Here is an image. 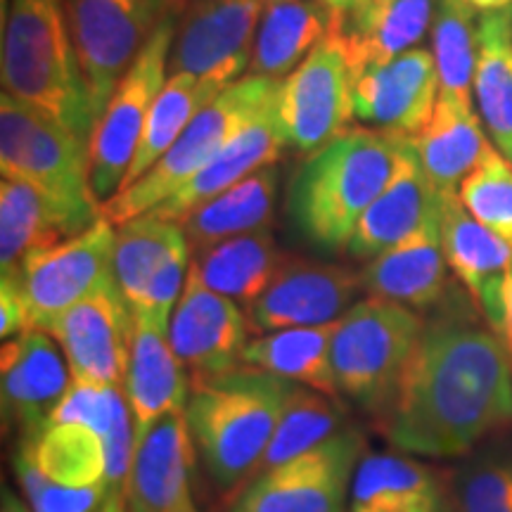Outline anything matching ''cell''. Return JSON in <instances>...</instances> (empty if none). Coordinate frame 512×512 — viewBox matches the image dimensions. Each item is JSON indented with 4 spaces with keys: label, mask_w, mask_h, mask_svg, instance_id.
Returning a JSON list of instances; mask_svg holds the SVG:
<instances>
[{
    "label": "cell",
    "mask_w": 512,
    "mask_h": 512,
    "mask_svg": "<svg viewBox=\"0 0 512 512\" xmlns=\"http://www.w3.org/2000/svg\"><path fill=\"white\" fill-rule=\"evenodd\" d=\"M67 358L74 382L98 387H124L133 342V313L117 278L72 306L50 325Z\"/></svg>",
    "instance_id": "14"
},
{
    "label": "cell",
    "mask_w": 512,
    "mask_h": 512,
    "mask_svg": "<svg viewBox=\"0 0 512 512\" xmlns=\"http://www.w3.org/2000/svg\"><path fill=\"white\" fill-rule=\"evenodd\" d=\"M219 93L221 88L211 86V83L197 79L192 74L169 76L155 105H152L150 117L145 121L143 136H140L136 157L128 166L119 190L128 188L140 176H145L169 152V147L176 143L190 121Z\"/></svg>",
    "instance_id": "35"
},
{
    "label": "cell",
    "mask_w": 512,
    "mask_h": 512,
    "mask_svg": "<svg viewBox=\"0 0 512 512\" xmlns=\"http://www.w3.org/2000/svg\"><path fill=\"white\" fill-rule=\"evenodd\" d=\"M15 470L34 512H95L107 498V486L69 489L50 482L22 451L15 458Z\"/></svg>",
    "instance_id": "41"
},
{
    "label": "cell",
    "mask_w": 512,
    "mask_h": 512,
    "mask_svg": "<svg viewBox=\"0 0 512 512\" xmlns=\"http://www.w3.org/2000/svg\"><path fill=\"white\" fill-rule=\"evenodd\" d=\"M275 102H278V95L242 128L238 136L228 140L181 190L147 214L181 223L192 211L245 181L254 171L278 162L287 143L283 131H280Z\"/></svg>",
    "instance_id": "23"
},
{
    "label": "cell",
    "mask_w": 512,
    "mask_h": 512,
    "mask_svg": "<svg viewBox=\"0 0 512 512\" xmlns=\"http://www.w3.org/2000/svg\"><path fill=\"white\" fill-rule=\"evenodd\" d=\"M323 0H268L247 76L285 81L342 24Z\"/></svg>",
    "instance_id": "27"
},
{
    "label": "cell",
    "mask_w": 512,
    "mask_h": 512,
    "mask_svg": "<svg viewBox=\"0 0 512 512\" xmlns=\"http://www.w3.org/2000/svg\"><path fill=\"white\" fill-rule=\"evenodd\" d=\"M249 335L247 311L204 285L190 261L183 294L169 323V342L192 380L242 366Z\"/></svg>",
    "instance_id": "15"
},
{
    "label": "cell",
    "mask_w": 512,
    "mask_h": 512,
    "mask_svg": "<svg viewBox=\"0 0 512 512\" xmlns=\"http://www.w3.org/2000/svg\"><path fill=\"white\" fill-rule=\"evenodd\" d=\"M361 292V273L351 268L287 259L268 290L247 306V318L256 335L335 323Z\"/></svg>",
    "instance_id": "17"
},
{
    "label": "cell",
    "mask_w": 512,
    "mask_h": 512,
    "mask_svg": "<svg viewBox=\"0 0 512 512\" xmlns=\"http://www.w3.org/2000/svg\"><path fill=\"white\" fill-rule=\"evenodd\" d=\"M441 240L448 268L470 294L489 328L508 344V280L512 245L482 226L458 192H441Z\"/></svg>",
    "instance_id": "16"
},
{
    "label": "cell",
    "mask_w": 512,
    "mask_h": 512,
    "mask_svg": "<svg viewBox=\"0 0 512 512\" xmlns=\"http://www.w3.org/2000/svg\"><path fill=\"white\" fill-rule=\"evenodd\" d=\"M448 261L441 240V214L368 261L361 271L363 290L413 311H432L451 290Z\"/></svg>",
    "instance_id": "24"
},
{
    "label": "cell",
    "mask_w": 512,
    "mask_h": 512,
    "mask_svg": "<svg viewBox=\"0 0 512 512\" xmlns=\"http://www.w3.org/2000/svg\"><path fill=\"white\" fill-rule=\"evenodd\" d=\"M278 91L280 81L259 79V76H245L221 91L190 121L169 152L145 176L102 204V219L119 228L169 200L228 140L238 136Z\"/></svg>",
    "instance_id": "6"
},
{
    "label": "cell",
    "mask_w": 512,
    "mask_h": 512,
    "mask_svg": "<svg viewBox=\"0 0 512 512\" xmlns=\"http://www.w3.org/2000/svg\"><path fill=\"white\" fill-rule=\"evenodd\" d=\"M451 512H512V448H486L451 479Z\"/></svg>",
    "instance_id": "39"
},
{
    "label": "cell",
    "mask_w": 512,
    "mask_h": 512,
    "mask_svg": "<svg viewBox=\"0 0 512 512\" xmlns=\"http://www.w3.org/2000/svg\"><path fill=\"white\" fill-rule=\"evenodd\" d=\"M441 214V192L427 176L413 138H406L394 176L358 221L347 252L358 261H373Z\"/></svg>",
    "instance_id": "21"
},
{
    "label": "cell",
    "mask_w": 512,
    "mask_h": 512,
    "mask_svg": "<svg viewBox=\"0 0 512 512\" xmlns=\"http://www.w3.org/2000/svg\"><path fill=\"white\" fill-rule=\"evenodd\" d=\"M344 415H347V411L335 396L313 392L309 387H299V392L294 394L285 415L275 427V434L264 458H261L256 475L273 470V467L283 465L287 460L302 456L309 448L323 444L332 434L347 427L344 425Z\"/></svg>",
    "instance_id": "38"
},
{
    "label": "cell",
    "mask_w": 512,
    "mask_h": 512,
    "mask_svg": "<svg viewBox=\"0 0 512 512\" xmlns=\"http://www.w3.org/2000/svg\"><path fill=\"white\" fill-rule=\"evenodd\" d=\"M508 339H510V351H512V271L508 280Z\"/></svg>",
    "instance_id": "48"
},
{
    "label": "cell",
    "mask_w": 512,
    "mask_h": 512,
    "mask_svg": "<svg viewBox=\"0 0 512 512\" xmlns=\"http://www.w3.org/2000/svg\"><path fill=\"white\" fill-rule=\"evenodd\" d=\"M19 451L50 482L69 489L105 486V441L79 422H48L36 437L22 439Z\"/></svg>",
    "instance_id": "34"
},
{
    "label": "cell",
    "mask_w": 512,
    "mask_h": 512,
    "mask_svg": "<svg viewBox=\"0 0 512 512\" xmlns=\"http://www.w3.org/2000/svg\"><path fill=\"white\" fill-rule=\"evenodd\" d=\"M406 138L384 128H347L309 155L287 192L294 230L323 252H347L358 221L394 176Z\"/></svg>",
    "instance_id": "2"
},
{
    "label": "cell",
    "mask_w": 512,
    "mask_h": 512,
    "mask_svg": "<svg viewBox=\"0 0 512 512\" xmlns=\"http://www.w3.org/2000/svg\"><path fill=\"white\" fill-rule=\"evenodd\" d=\"M0 171L67 200L98 202L88 181V143L34 105L0 98ZM100 204V202H98Z\"/></svg>",
    "instance_id": "10"
},
{
    "label": "cell",
    "mask_w": 512,
    "mask_h": 512,
    "mask_svg": "<svg viewBox=\"0 0 512 512\" xmlns=\"http://www.w3.org/2000/svg\"><path fill=\"white\" fill-rule=\"evenodd\" d=\"M342 24L280 81L275 102L280 131L285 143L304 155L323 150L342 136L349 119L356 117L354 74L342 41Z\"/></svg>",
    "instance_id": "11"
},
{
    "label": "cell",
    "mask_w": 512,
    "mask_h": 512,
    "mask_svg": "<svg viewBox=\"0 0 512 512\" xmlns=\"http://www.w3.org/2000/svg\"><path fill=\"white\" fill-rule=\"evenodd\" d=\"M100 219L98 202L67 200L31 183H0V268L19 271L29 256L76 238Z\"/></svg>",
    "instance_id": "18"
},
{
    "label": "cell",
    "mask_w": 512,
    "mask_h": 512,
    "mask_svg": "<svg viewBox=\"0 0 512 512\" xmlns=\"http://www.w3.org/2000/svg\"><path fill=\"white\" fill-rule=\"evenodd\" d=\"M183 242H188V238L181 223L157 219L155 214H143L117 228L114 278L131 313L143 299L145 287L162 261Z\"/></svg>",
    "instance_id": "36"
},
{
    "label": "cell",
    "mask_w": 512,
    "mask_h": 512,
    "mask_svg": "<svg viewBox=\"0 0 512 512\" xmlns=\"http://www.w3.org/2000/svg\"><path fill=\"white\" fill-rule=\"evenodd\" d=\"M437 0H363L344 15L342 41L354 81L415 48L432 27Z\"/></svg>",
    "instance_id": "28"
},
{
    "label": "cell",
    "mask_w": 512,
    "mask_h": 512,
    "mask_svg": "<svg viewBox=\"0 0 512 512\" xmlns=\"http://www.w3.org/2000/svg\"><path fill=\"white\" fill-rule=\"evenodd\" d=\"M126 399L133 413L136 441L166 415L185 413L192 377L169 342V330L133 318L131 361L126 370Z\"/></svg>",
    "instance_id": "25"
},
{
    "label": "cell",
    "mask_w": 512,
    "mask_h": 512,
    "mask_svg": "<svg viewBox=\"0 0 512 512\" xmlns=\"http://www.w3.org/2000/svg\"><path fill=\"white\" fill-rule=\"evenodd\" d=\"M285 261L271 228H264L195 252L192 268L211 290L249 306L268 290Z\"/></svg>",
    "instance_id": "30"
},
{
    "label": "cell",
    "mask_w": 512,
    "mask_h": 512,
    "mask_svg": "<svg viewBox=\"0 0 512 512\" xmlns=\"http://www.w3.org/2000/svg\"><path fill=\"white\" fill-rule=\"evenodd\" d=\"M477 8L467 0H437L432 19V53L441 91L470 102L477 64Z\"/></svg>",
    "instance_id": "37"
},
{
    "label": "cell",
    "mask_w": 512,
    "mask_h": 512,
    "mask_svg": "<svg viewBox=\"0 0 512 512\" xmlns=\"http://www.w3.org/2000/svg\"><path fill=\"white\" fill-rule=\"evenodd\" d=\"M114 235L117 228L100 216L81 235L29 256L12 271L19 275L31 328L48 332L62 313L114 278Z\"/></svg>",
    "instance_id": "13"
},
{
    "label": "cell",
    "mask_w": 512,
    "mask_h": 512,
    "mask_svg": "<svg viewBox=\"0 0 512 512\" xmlns=\"http://www.w3.org/2000/svg\"><path fill=\"white\" fill-rule=\"evenodd\" d=\"M266 3H268V0H266Z\"/></svg>",
    "instance_id": "51"
},
{
    "label": "cell",
    "mask_w": 512,
    "mask_h": 512,
    "mask_svg": "<svg viewBox=\"0 0 512 512\" xmlns=\"http://www.w3.org/2000/svg\"><path fill=\"white\" fill-rule=\"evenodd\" d=\"M377 432L411 456H470L512 427V351L467 294L448 290Z\"/></svg>",
    "instance_id": "1"
},
{
    "label": "cell",
    "mask_w": 512,
    "mask_h": 512,
    "mask_svg": "<svg viewBox=\"0 0 512 512\" xmlns=\"http://www.w3.org/2000/svg\"><path fill=\"white\" fill-rule=\"evenodd\" d=\"M420 162L439 192H458L489 150L472 102L439 93L434 114L413 138Z\"/></svg>",
    "instance_id": "29"
},
{
    "label": "cell",
    "mask_w": 512,
    "mask_h": 512,
    "mask_svg": "<svg viewBox=\"0 0 512 512\" xmlns=\"http://www.w3.org/2000/svg\"><path fill=\"white\" fill-rule=\"evenodd\" d=\"M337 323L311 325V328H285L249 339L245 358L247 366L264 368L313 392L339 396L332 373V339Z\"/></svg>",
    "instance_id": "33"
},
{
    "label": "cell",
    "mask_w": 512,
    "mask_h": 512,
    "mask_svg": "<svg viewBox=\"0 0 512 512\" xmlns=\"http://www.w3.org/2000/svg\"><path fill=\"white\" fill-rule=\"evenodd\" d=\"M425 330L408 306L368 297L339 318L332 339V373L339 396L375 420L389 411Z\"/></svg>",
    "instance_id": "5"
},
{
    "label": "cell",
    "mask_w": 512,
    "mask_h": 512,
    "mask_svg": "<svg viewBox=\"0 0 512 512\" xmlns=\"http://www.w3.org/2000/svg\"><path fill=\"white\" fill-rule=\"evenodd\" d=\"M366 437L354 425L242 486L228 512H349Z\"/></svg>",
    "instance_id": "9"
},
{
    "label": "cell",
    "mask_w": 512,
    "mask_h": 512,
    "mask_svg": "<svg viewBox=\"0 0 512 512\" xmlns=\"http://www.w3.org/2000/svg\"><path fill=\"white\" fill-rule=\"evenodd\" d=\"M266 0H188L176 17L169 76L192 74L226 91L245 79Z\"/></svg>",
    "instance_id": "12"
},
{
    "label": "cell",
    "mask_w": 512,
    "mask_h": 512,
    "mask_svg": "<svg viewBox=\"0 0 512 512\" xmlns=\"http://www.w3.org/2000/svg\"><path fill=\"white\" fill-rule=\"evenodd\" d=\"M128 403L121 396L119 387H98V384H69L67 394L57 403L55 411L50 413L48 422H79V425L91 427L98 432L102 441L112 432L114 418Z\"/></svg>",
    "instance_id": "42"
},
{
    "label": "cell",
    "mask_w": 512,
    "mask_h": 512,
    "mask_svg": "<svg viewBox=\"0 0 512 512\" xmlns=\"http://www.w3.org/2000/svg\"><path fill=\"white\" fill-rule=\"evenodd\" d=\"M197 446L185 413L166 415L136 441L124 484L126 512H181L192 503Z\"/></svg>",
    "instance_id": "22"
},
{
    "label": "cell",
    "mask_w": 512,
    "mask_h": 512,
    "mask_svg": "<svg viewBox=\"0 0 512 512\" xmlns=\"http://www.w3.org/2000/svg\"><path fill=\"white\" fill-rule=\"evenodd\" d=\"M460 202L475 219L512 245V162L486 150L482 162L458 188Z\"/></svg>",
    "instance_id": "40"
},
{
    "label": "cell",
    "mask_w": 512,
    "mask_h": 512,
    "mask_svg": "<svg viewBox=\"0 0 512 512\" xmlns=\"http://www.w3.org/2000/svg\"><path fill=\"white\" fill-rule=\"evenodd\" d=\"M475 95L496 150L512 162V8L479 17Z\"/></svg>",
    "instance_id": "32"
},
{
    "label": "cell",
    "mask_w": 512,
    "mask_h": 512,
    "mask_svg": "<svg viewBox=\"0 0 512 512\" xmlns=\"http://www.w3.org/2000/svg\"><path fill=\"white\" fill-rule=\"evenodd\" d=\"M185 3H188V0H181V10L185 8Z\"/></svg>",
    "instance_id": "50"
},
{
    "label": "cell",
    "mask_w": 512,
    "mask_h": 512,
    "mask_svg": "<svg viewBox=\"0 0 512 512\" xmlns=\"http://www.w3.org/2000/svg\"><path fill=\"white\" fill-rule=\"evenodd\" d=\"M181 512H197V508H195V501H192L190 505H185V508H183Z\"/></svg>",
    "instance_id": "49"
},
{
    "label": "cell",
    "mask_w": 512,
    "mask_h": 512,
    "mask_svg": "<svg viewBox=\"0 0 512 512\" xmlns=\"http://www.w3.org/2000/svg\"><path fill=\"white\" fill-rule=\"evenodd\" d=\"M176 17L166 19L119 81L88 143V181L100 207L114 197L136 157L145 121L169 79Z\"/></svg>",
    "instance_id": "8"
},
{
    "label": "cell",
    "mask_w": 512,
    "mask_h": 512,
    "mask_svg": "<svg viewBox=\"0 0 512 512\" xmlns=\"http://www.w3.org/2000/svg\"><path fill=\"white\" fill-rule=\"evenodd\" d=\"M31 330L27 302H24L22 287H19L17 273H3L0 283V337L3 342L15 339L22 332Z\"/></svg>",
    "instance_id": "43"
},
{
    "label": "cell",
    "mask_w": 512,
    "mask_h": 512,
    "mask_svg": "<svg viewBox=\"0 0 512 512\" xmlns=\"http://www.w3.org/2000/svg\"><path fill=\"white\" fill-rule=\"evenodd\" d=\"M3 91L91 143L98 121L62 0H10L3 29Z\"/></svg>",
    "instance_id": "4"
},
{
    "label": "cell",
    "mask_w": 512,
    "mask_h": 512,
    "mask_svg": "<svg viewBox=\"0 0 512 512\" xmlns=\"http://www.w3.org/2000/svg\"><path fill=\"white\" fill-rule=\"evenodd\" d=\"M323 3H328L332 10L344 12V15H347V12H351L354 8H358V5H361L363 0H323Z\"/></svg>",
    "instance_id": "47"
},
{
    "label": "cell",
    "mask_w": 512,
    "mask_h": 512,
    "mask_svg": "<svg viewBox=\"0 0 512 512\" xmlns=\"http://www.w3.org/2000/svg\"><path fill=\"white\" fill-rule=\"evenodd\" d=\"M67 368L64 351L48 332L31 328L3 342V415L22 430V439L36 437L48 425L72 384Z\"/></svg>",
    "instance_id": "20"
},
{
    "label": "cell",
    "mask_w": 512,
    "mask_h": 512,
    "mask_svg": "<svg viewBox=\"0 0 512 512\" xmlns=\"http://www.w3.org/2000/svg\"><path fill=\"white\" fill-rule=\"evenodd\" d=\"M467 3H470L472 8H477L479 12L512 8V0H467Z\"/></svg>",
    "instance_id": "44"
},
{
    "label": "cell",
    "mask_w": 512,
    "mask_h": 512,
    "mask_svg": "<svg viewBox=\"0 0 512 512\" xmlns=\"http://www.w3.org/2000/svg\"><path fill=\"white\" fill-rule=\"evenodd\" d=\"M98 512H126L124 494H112V496H107L105 503L100 505Z\"/></svg>",
    "instance_id": "46"
},
{
    "label": "cell",
    "mask_w": 512,
    "mask_h": 512,
    "mask_svg": "<svg viewBox=\"0 0 512 512\" xmlns=\"http://www.w3.org/2000/svg\"><path fill=\"white\" fill-rule=\"evenodd\" d=\"M62 8L98 121L145 43L178 17L181 0H62Z\"/></svg>",
    "instance_id": "7"
},
{
    "label": "cell",
    "mask_w": 512,
    "mask_h": 512,
    "mask_svg": "<svg viewBox=\"0 0 512 512\" xmlns=\"http://www.w3.org/2000/svg\"><path fill=\"white\" fill-rule=\"evenodd\" d=\"M299 387L302 384L247 363L192 380L185 418L216 486L238 489L252 482Z\"/></svg>",
    "instance_id": "3"
},
{
    "label": "cell",
    "mask_w": 512,
    "mask_h": 512,
    "mask_svg": "<svg viewBox=\"0 0 512 512\" xmlns=\"http://www.w3.org/2000/svg\"><path fill=\"white\" fill-rule=\"evenodd\" d=\"M349 512H451V484L403 453H368L356 467Z\"/></svg>",
    "instance_id": "26"
},
{
    "label": "cell",
    "mask_w": 512,
    "mask_h": 512,
    "mask_svg": "<svg viewBox=\"0 0 512 512\" xmlns=\"http://www.w3.org/2000/svg\"><path fill=\"white\" fill-rule=\"evenodd\" d=\"M275 190H278V171L271 164L202 204L181 221L190 249L202 252L238 235L271 228Z\"/></svg>",
    "instance_id": "31"
},
{
    "label": "cell",
    "mask_w": 512,
    "mask_h": 512,
    "mask_svg": "<svg viewBox=\"0 0 512 512\" xmlns=\"http://www.w3.org/2000/svg\"><path fill=\"white\" fill-rule=\"evenodd\" d=\"M3 512H29L27 505H24L19 498L12 494V491H3Z\"/></svg>",
    "instance_id": "45"
},
{
    "label": "cell",
    "mask_w": 512,
    "mask_h": 512,
    "mask_svg": "<svg viewBox=\"0 0 512 512\" xmlns=\"http://www.w3.org/2000/svg\"><path fill=\"white\" fill-rule=\"evenodd\" d=\"M439 91L434 53L413 48L358 76L354 81V112L358 119L384 131L415 138L430 124Z\"/></svg>",
    "instance_id": "19"
}]
</instances>
